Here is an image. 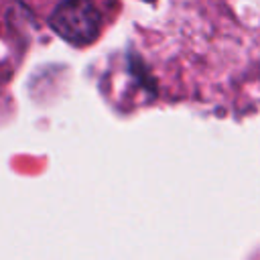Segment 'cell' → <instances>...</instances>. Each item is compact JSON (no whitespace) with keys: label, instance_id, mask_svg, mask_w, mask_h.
Listing matches in <instances>:
<instances>
[{"label":"cell","instance_id":"obj_1","mask_svg":"<svg viewBox=\"0 0 260 260\" xmlns=\"http://www.w3.org/2000/svg\"><path fill=\"white\" fill-rule=\"evenodd\" d=\"M49 22L59 37L73 45H87L100 32V12L91 0H63Z\"/></svg>","mask_w":260,"mask_h":260}]
</instances>
